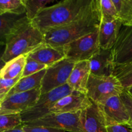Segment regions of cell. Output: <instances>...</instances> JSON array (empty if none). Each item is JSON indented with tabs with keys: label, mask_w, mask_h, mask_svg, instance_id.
Returning <instances> with one entry per match:
<instances>
[{
	"label": "cell",
	"mask_w": 132,
	"mask_h": 132,
	"mask_svg": "<svg viewBox=\"0 0 132 132\" xmlns=\"http://www.w3.org/2000/svg\"><path fill=\"white\" fill-rule=\"evenodd\" d=\"M101 19L99 0H92L89 6L74 20L44 34L45 43L63 47L74 40L99 30Z\"/></svg>",
	"instance_id": "obj_1"
},
{
	"label": "cell",
	"mask_w": 132,
	"mask_h": 132,
	"mask_svg": "<svg viewBox=\"0 0 132 132\" xmlns=\"http://www.w3.org/2000/svg\"><path fill=\"white\" fill-rule=\"evenodd\" d=\"M92 0H64L43 9L31 21L32 25L43 34L74 20L91 3Z\"/></svg>",
	"instance_id": "obj_2"
},
{
	"label": "cell",
	"mask_w": 132,
	"mask_h": 132,
	"mask_svg": "<svg viewBox=\"0 0 132 132\" xmlns=\"http://www.w3.org/2000/svg\"><path fill=\"white\" fill-rule=\"evenodd\" d=\"M44 43V35L32 25L25 14L6 37L3 60L6 63L18 56L28 55Z\"/></svg>",
	"instance_id": "obj_3"
},
{
	"label": "cell",
	"mask_w": 132,
	"mask_h": 132,
	"mask_svg": "<svg viewBox=\"0 0 132 132\" xmlns=\"http://www.w3.org/2000/svg\"><path fill=\"white\" fill-rule=\"evenodd\" d=\"M125 88L113 76H97L90 74L86 95L95 104H100L113 96L120 95Z\"/></svg>",
	"instance_id": "obj_4"
},
{
	"label": "cell",
	"mask_w": 132,
	"mask_h": 132,
	"mask_svg": "<svg viewBox=\"0 0 132 132\" xmlns=\"http://www.w3.org/2000/svg\"><path fill=\"white\" fill-rule=\"evenodd\" d=\"M73 91L67 84L44 94H41L34 106L21 113L23 124L37 120L50 113L57 102Z\"/></svg>",
	"instance_id": "obj_5"
},
{
	"label": "cell",
	"mask_w": 132,
	"mask_h": 132,
	"mask_svg": "<svg viewBox=\"0 0 132 132\" xmlns=\"http://www.w3.org/2000/svg\"><path fill=\"white\" fill-rule=\"evenodd\" d=\"M63 47L68 60L74 63L88 61L100 49L99 30L74 40Z\"/></svg>",
	"instance_id": "obj_6"
},
{
	"label": "cell",
	"mask_w": 132,
	"mask_h": 132,
	"mask_svg": "<svg viewBox=\"0 0 132 132\" xmlns=\"http://www.w3.org/2000/svg\"><path fill=\"white\" fill-rule=\"evenodd\" d=\"M80 112L50 113L37 120L24 122L30 126H45L70 132H84L80 122Z\"/></svg>",
	"instance_id": "obj_7"
},
{
	"label": "cell",
	"mask_w": 132,
	"mask_h": 132,
	"mask_svg": "<svg viewBox=\"0 0 132 132\" xmlns=\"http://www.w3.org/2000/svg\"><path fill=\"white\" fill-rule=\"evenodd\" d=\"M76 63L65 59L46 69L41 85V94H44L67 84Z\"/></svg>",
	"instance_id": "obj_8"
},
{
	"label": "cell",
	"mask_w": 132,
	"mask_h": 132,
	"mask_svg": "<svg viewBox=\"0 0 132 132\" xmlns=\"http://www.w3.org/2000/svg\"><path fill=\"white\" fill-rule=\"evenodd\" d=\"M40 88L8 96L1 102L0 115L21 113L34 106L41 95Z\"/></svg>",
	"instance_id": "obj_9"
},
{
	"label": "cell",
	"mask_w": 132,
	"mask_h": 132,
	"mask_svg": "<svg viewBox=\"0 0 132 132\" xmlns=\"http://www.w3.org/2000/svg\"><path fill=\"white\" fill-rule=\"evenodd\" d=\"M98 106L104 115L107 126L113 125L126 126L128 125L130 117L120 95L112 97L98 104Z\"/></svg>",
	"instance_id": "obj_10"
},
{
	"label": "cell",
	"mask_w": 132,
	"mask_h": 132,
	"mask_svg": "<svg viewBox=\"0 0 132 132\" xmlns=\"http://www.w3.org/2000/svg\"><path fill=\"white\" fill-rule=\"evenodd\" d=\"M92 101L86 94L73 90L59 99L50 110V113H75L81 112L92 105Z\"/></svg>",
	"instance_id": "obj_11"
},
{
	"label": "cell",
	"mask_w": 132,
	"mask_h": 132,
	"mask_svg": "<svg viewBox=\"0 0 132 132\" xmlns=\"http://www.w3.org/2000/svg\"><path fill=\"white\" fill-rule=\"evenodd\" d=\"M112 52L115 65L132 61V27L122 26Z\"/></svg>",
	"instance_id": "obj_12"
},
{
	"label": "cell",
	"mask_w": 132,
	"mask_h": 132,
	"mask_svg": "<svg viewBox=\"0 0 132 132\" xmlns=\"http://www.w3.org/2000/svg\"><path fill=\"white\" fill-rule=\"evenodd\" d=\"M80 122L84 132H107V125L101 110L93 103L80 112Z\"/></svg>",
	"instance_id": "obj_13"
},
{
	"label": "cell",
	"mask_w": 132,
	"mask_h": 132,
	"mask_svg": "<svg viewBox=\"0 0 132 132\" xmlns=\"http://www.w3.org/2000/svg\"><path fill=\"white\" fill-rule=\"evenodd\" d=\"M27 55L48 67L66 59L64 48L54 46L46 43L36 48Z\"/></svg>",
	"instance_id": "obj_14"
},
{
	"label": "cell",
	"mask_w": 132,
	"mask_h": 132,
	"mask_svg": "<svg viewBox=\"0 0 132 132\" xmlns=\"http://www.w3.org/2000/svg\"><path fill=\"white\" fill-rule=\"evenodd\" d=\"M91 74L97 76H112L115 68L112 49H99L89 59Z\"/></svg>",
	"instance_id": "obj_15"
},
{
	"label": "cell",
	"mask_w": 132,
	"mask_h": 132,
	"mask_svg": "<svg viewBox=\"0 0 132 132\" xmlns=\"http://www.w3.org/2000/svg\"><path fill=\"white\" fill-rule=\"evenodd\" d=\"M90 74L89 61L76 63L67 81V85L73 90L86 94L87 84Z\"/></svg>",
	"instance_id": "obj_16"
},
{
	"label": "cell",
	"mask_w": 132,
	"mask_h": 132,
	"mask_svg": "<svg viewBox=\"0 0 132 132\" xmlns=\"http://www.w3.org/2000/svg\"><path fill=\"white\" fill-rule=\"evenodd\" d=\"M122 24L119 19L112 21H101L99 28V43L100 48L110 50L114 46Z\"/></svg>",
	"instance_id": "obj_17"
},
{
	"label": "cell",
	"mask_w": 132,
	"mask_h": 132,
	"mask_svg": "<svg viewBox=\"0 0 132 132\" xmlns=\"http://www.w3.org/2000/svg\"><path fill=\"white\" fill-rule=\"evenodd\" d=\"M46 70V69H45L32 76L21 77L15 84V86L12 88L6 97L17 94V93L28 92L34 89L41 88V81L45 76Z\"/></svg>",
	"instance_id": "obj_18"
},
{
	"label": "cell",
	"mask_w": 132,
	"mask_h": 132,
	"mask_svg": "<svg viewBox=\"0 0 132 132\" xmlns=\"http://www.w3.org/2000/svg\"><path fill=\"white\" fill-rule=\"evenodd\" d=\"M27 62V55L18 56L5 63L0 73V77L12 79L21 76Z\"/></svg>",
	"instance_id": "obj_19"
},
{
	"label": "cell",
	"mask_w": 132,
	"mask_h": 132,
	"mask_svg": "<svg viewBox=\"0 0 132 132\" xmlns=\"http://www.w3.org/2000/svg\"><path fill=\"white\" fill-rule=\"evenodd\" d=\"M25 14L23 15L6 14L0 15V43H5L8 35L14 28L19 21Z\"/></svg>",
	"instance_id": "obj_20"
},
{
	"label": "cell",
	"mask_w": 132,
	"mask_h": 132,
	"mask_svg": "<svg viewBox=\"0 0 132 132\" xmlns=\"http://www.w3.org/2000/svg\"><path fill=\"white\" fill-rule=\"evenodd\" d=\"M113 76L126 90L132 86V61L115 65Z\"/></svg>",
	"instance_id": "obj_21"
},
{
	"label": "cell",
	"mask_w": 132,
	"mask_h": 132,
	"mask_svg": "<svg viewBox=\"0 0 132 132\" xmlns=\"http://www.w3.org/2000/svg\"><path fill=\"white\" fill-rule=\"evenodd\" d=\"M123 26L132 27V0H112Z\"/></svg>",
	"instance_id": "obj_22"
},
{
	"label": "cell",
	"mask_w": 132,
	"mask_h": 132,
	"mask_svg": "<svg viewBox=\"0 0 132 132\" xmlns=\"http://www.w3.org/2000/svg\"><path fill=\"white\" fill-rule=\"evenodd\" d=\"M25 12L24 0L0 1V15L6 14L23 15Z\"/></svg>",
	"instance_id": "obj_23"
},
{
	"label": "cell",
	"mask_w": 132,
	"mask_h": 132,
	"mask_svg": "<svg viewBox=\"0 0 132 132\" xmlns=\"http://www.w3.org/2000/svg\"><path fill=\"white\" fill-rule=\"evenodd\" d=\"M54 1V0H24L26 17L30 21L33 20L43 9L46 7V5Z\"/></svg>",
	"instance_id": "obj_24"
},
{
	"label": "cell",
	"mask_w": 132,
	"mask_h": 132,
	"mask_svg": "<svg viewBox=\"0 0 132 132\" xmlns=\"http://www.w3.org/2000/svg\"><path fill=\"white\" fill-rule=\"evenodd\" d=\"M22 125L21 113L0 115V132L6 131Z\"/></svg>",
	"instance_id": "obj_25"
},
{
	"label": "cell",
	"mask_w": 132,
	"mask_h": 132,
	"mask_svg": "<svg viewBox=\"0 0 132 132\" xmlns=\"http://www.w3.org/2000/svg\"><path fill=\"white\" fill-rule=\"evenodd\" d=\"M101 21L110 22L119 19L116 6L112 0H99Z\"/></svg>",
	"instance_id": "obj_26"
},
{
	"label": "cell",
	"mask_w": 132,
	"mask_h": 132,
	"mask_svg": "<svg viewBox=\"0 0 132 132\" xmlns=\"http://www.w3.org/2000/svg\"><path fill=\"white\" fill-rule=\"evenodd\" d=\"M48 67L45 64H41L36 61L34 60L32 58L29 57L27 55V62H26L25 67L23 70L21 77H25L27 76H32L37 72L42 71L43 70L47 69Z\"/></svg>",
	"instance_id": "obj_27"
},
{
	"label": "cell",
	"mask_w": 132,
	"mask_h": 132,
	"mask_svg": "<svg viewBox=\"0 0 132 132\" xmlns=\"http://www.w3.org/2000/svg\"><path fill=\"white\" fill-rule=\"evenodd\" d=\"M21 78V76H19L12 79H5L0 77V101L1 102L6 98L12 88Z\"/></svg>",
	"instance_id": "obj_28"
},
{
	"label": "cell",
	"mask_w": 132,
	"mask_h": 132,
	"mask_svg": "<svg viewBox=\"0 0 132 132\" xmlns=\"http://www.w3.org/2000/svg\"><path fill=\"white\" fill-rule=\"evenodd\" d=\"M120 97L125 104L130 117V122L127 126L130 128H132V96L127 90L125 89L123 92L120 95Z\"/></svg>",
	"instance_id": "obj_29"
},
{
	"label": "cell",
	"mask_w": 132,
	"mask_h": 132,
	"mask_svg": "<svg viewBox=\"0 0 132 132\" xmlns=\"http://www.w3.org/2000/svg\"><path fill=\"white\" fill-rule=\"evenodd\" d=\"M23 129L24 132H65L64 130H58L45 126H30L23 124Z\"/></svg>",
	"instance_id": "obj_30"
},
{
	"label": "cell",
	"mask_w": 132,
	"mask_h": 132,
	"mask_svg": "<svg viewBox=\"0 0 132 132\" xmlns=\"http://www.w3.org/2000/svg\"><path fill=\"white\" fill-rule=\"evenodd\" d=\"M107 132H132V130L126 125H113L107 126Z\"/></svg>",
	"instance_id": "obj_31"
},
{
	"label": "cell",
	"mask_w": 132,
	"mask_h": 132,
	"mask_svg": "<svg viewBox=\"0 0 132 132\" xmlns=\"http://www.w3.org/2000/svg\"><path fill=\"white\" fill-rule=\"evenodd\" d=\"M5 43H0V73H1V71L2 70V68H3V67L5 66V63L3 60V56L4 52H5Z\"/></svg>",
	"instance_id": "obj_32"
},
{
	"label": "cell",
	"mask_w": 132,
	"mask_h": 132,
	"mask_svg": "<svg viewBox=\"0 0 132 132\" xmlns=\"http://www.w3.org/2000/svg\"><path fill=\"white\" fill-rule=\"evenodd\" d=\"M4 132H24V131L23 129V125H21V126L15 128L11 129V130H7V131H4Z\"/></svg>",
	"instance_id": "obj_33"
},
{
	"label": "cell",
	"mask_w": 132,
	"mask_h": 132,
	"mask_svg": "<svg viewBox=\"0 0 132 132\" xmlns=\"http://www.w3.org/2000/svg\"><path fill=\"white\" fill-rule=\"evenodd\" d=\"M126 90H127V91L128 92L129 94H130V95H131V96H132V86H131V87L129 88L126 89Z\"/></svg>",
	"instance_id": "obj_34"
},
{
	"label": "cell",
	"mask_w": 132,
	"mask_h": 132,
	"mask_svg": "<svg viewBox=\"0 0 132 132\" xmlns=\"http://www.w3.org/2000/svg\"><path fill=\"white\" fill-rule=\"evenodd\" d=\"M1 101H0V108H1Z\"/></svg>",
	"instance_id": "obj_35"
},
{
	"label": "cell",
	"mask_w": 132,
	"mask_h": 132,
	"mask_svg": "<svg viewBox=\"0 0 132 132\" xmlns=\"http://www.w3.org/2000/svg\"><path fill=\"white\" fill-rule=\"evenodd\" d=\"M128 128H129V127H128ZM130 129H131V130H132V128H130Z\"/></svg>",
	"instance_id": "obj_36"
}]
</instances>
